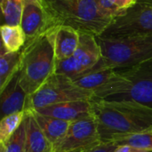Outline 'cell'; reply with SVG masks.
I'll return each mask as SVG.
<instances>
[{
    "mask_svg": "<svg viewBox=\"0 0 152 152\" xmlns=\"http://www.w3.org/2000/svg\"><path fill=\"white\" fill-rule=\"evenodd\" d=\"M92 104L102 142H116L124 137L152 130V108L132 101L94 98Z\"/></svg>",
    "mask_w": 152,
    "mask_h": 152,
    "instance_id": "1",
    "label": "cell"
},
{
    "mask_svg": "<svg viewBox=\"0 0 152 152\" xmlns=\"http://www.w3.org/2000/svg\"><path fill=\"white\" fill-rule=\"evenodd\" d=\"M52 22L68 26L79 33L100 37L116 18L107 12L100 0H42Z\"/></svg>",
    "mask_w": 152,
    "mask_h": 152,
    "instance_id": "2",
    "label": "cell"
},
{
    "mask_svg": "<svg viewBox=\"0 0 152 152\" xmlns=\"http://www.w3.org/2000/svg\"><path fill=\"white\" fill-rule=\"evenodd\" d=\"M56 27L27 41L20 50L19 83L28 96L37 91L55 73L54 37Z\"/></svg>",
    "mask_w": 152,
    "mask_h": 152,
    "instance_id": "3",
    "label": "cell"
},
{
    "mask_svg": "<svg viewBox=\"0 0 152 152\" xmlns=\"http://www.w3.org/2000/svg\"><path fill=\"white\" fill-rule=\"evenodd\" d=\"M94 98L132 101L152 108V60L130 69L116 70L110 81L94 92Z\"/></svg>",
    "mask_w": 152,
    "mask_h": 152,
    "instance_id": "4",
    "label": "cell"
},
{
    "mask_svg": "<svg viewBox=\"0 0 152 152\" xmlns=\"http://www.w3.org/2000/svg\"><path fill=\"white\" fill-rule=\"evenodd\" d=\"M96 38L101 47L102 57L98 63L86 73L106 69H126L152 60V36Z\"/></svg>",
    "mask_w": 152,
    "mask_h": 152,
    "instance_id": "5",
    "label": "cell"
},
{
    "mask_svg": "<svg viewBox=\"0 0 152 152\" xmlns=\"http://www.w3.org/2000/svg\"><path fill=\"white\" fill-rule=\"evenodd\" d=\"M93 99L94 92L77 86L67 76L53 73L37 91L28 97L26 110H36L61 102Z\"/></svg>",
    "mask_w": 152,
    "mask_h": 152,
    "instance_id": "6",
    "label": "cell"
},
{
    "mask_svg": "<svg viewBox=\"0 0 152 152\" xmlns=\"http://www.w3.org/2000/svg\"><path fill=\"white\" fill-rule=\"evenodd\" d=\"M145 36H152V0H136L123 14L116 17L100 37L125 38Z\"/></svg>",
    "mask_w": 152,
    "mask_h": 152,
    "instance_id": "7",
    "label": "cell"
},
{
    "mask_svg": "<svg viewBox=\"0 0 152 152\" xmlns=\"http://www.w3.org/2000/svg\"><path fill=\"white\" fill-rule=\"evenodd\" d=\"M98 122L94 111L70 122L64 138L53 148V152L91 149L101 143Z\"/></svg>",
    "mask_w": 152,
    "mask_h": 152,
    "instance_id": "8",
    "label": "cell"
},
{
    "mask_svg": "<svg viewBox=\"0 0 152 152\" xmlns=\"http://www.w3.org/2000/svg\"><path fill=\"white\" fill-rule=\"evenodd\" d=\"M20 25L26 35L27 41L36 38L54 27L42 0H22Z\"/></svg>",
    "mask_w": 152,
    "mask_h": 152,
    "instance_id": "9",
    "label": "cell"
},
{
    "mask_svg": "<svg viewBox=\"0 0 152 152\" xmlns=\"http://www.w3.org/2000/svg\"><path fill=\"white\" fill-rule=\"evenodd\" d=\"M35 111L68 122H73L91 114L93 112V104L92 101L67 102L49 105Z\"/></svg>",
    "mask_w": 152,
    "mask_h": 152,
    "instance_id": "10",
    "label": "cell"
},
{
    "mask_svg": "<svg viewBox=\"0 0 152 152\" xmlns=\"http://www.w3.org/2000/svg\"><path fill=\"white\" fill-rule=\"evenodd\" d=\"M28 97L19 83V74L17 73L8 86L0 92L1 118L11 114L25 111Z\"/></svg>",
    "mask_w": 152,
    "mask_h": 152,
    "instance_id": "11",
    "label": "cell"
},
{
    "mask_svg": "<svg viewBox=\"0 0 152 152\" xmlns=\"http://www.w3.org/2000/svg\"><path fill=\"white\" fill-rule=\"evenodd\" d=\"M101 57L102 51L96 37L87 33H80L79 44L72 58L82 71L81 75L94 68Z\"/></svg>",
    "mask_w": 152,
    "mask_h": 152,
    "instance_id": "12",
    "label": "cell"
},
{
    "mask_svg": "<svg viewBox=\"0 0 152 152\" xmlns=\"http://www.w3.org/2000/svg\"><path fill=\"white\" fill-rule=\"evenodd\" d=\"M80 33L68 26H57L54 37L56 61L64 60L74 55L78 44Z\"/></svg>",
    "mask_w": 152,
    "mask_h": 152,
    "instance_id": "13",
    "label": "cell"
},
{
    "mask_svg": "<svg viewBox=\"0 0 152 152\" xmlns=\"http://www.w3.org/2000/svg\"><path fill=\"white\" fill-rule=\"evenodd\" d=\"M25 152H53V147L38 126L33 111L26 110Z\"/></svg>",
    "mask_w": 152,
    "mask_h": 152,
    "instance_id": "14",
    "label": "cell"
},
{
    "mask_svg": "<svg viewBox=\"0 0 152 152\" xmlns=\"http://www.w3.org/2000/svg\"><path fill=\"white\" fill-rule=\"evenodd\" d=\"M34 117L47 140L54 148L65 136L70 122L49 117L32 110Z\"/></svg>",
    "mask_w": 152,
    "mask_h": 152,
    "instance_id": "15",
    "label": "cell"
},
{
    "mask_svg": "<svg viewBox=\"0 0 152 152\" xmlns=\"http://www.w3.org/2000/svg\"><path fill=\"white\" fill-rule=\"evenodd\" d=\"M20 65V51L6 52L1 47L0 55V92L3 91L15 75L19 72Z\"/></svg>",
    "mask_w": 152,
    "mask_h": 152,
    "instance_id": "16",
    "label": "cell"
},
{
    "mask_svg": "<svg viewBox=\"0 0 152 152\" xmlns=\"http://www.w3.org/2000/svg\"><path fill=\"white\" fill-rule=\"evenodd\" d=\"M2 45L6 52H20L27 42L26 35L20 25L1 26Z\"/></svg>",
    "mask_w": 152,
    "mask_h": 152,
    "instance_id": "17",
    "label": "cell"
},
{
    "mask_svg": "<svg viewBox=\"0 0 152 152\" xmlns=\"http://www.w3.org/2000/svg\"><path fill=\"white\" fill-rule=\"evenodd\" d=\"M115 72L116 70L114 69L88 72L83 74L73 81L77 86L88 91H92L94 94L95 91H97L110 81V79L115 75Z\"/></svg>",
    "mask_w": 152,
    "mask_h": 152,
    "instance_id": "18",
    "label": "cell"
},
{
    "mask_svg": "<svg viewBox=\"0 0 152 152\" xmlns=\"http://www.w3.org/2000/svg\"><path fill=\"white\" fill-rule=\"evenodd\" d=\"M26 115V110L8 115L0 121V142L4 143L20 127Z\"/></svg>",
    "mask_w": 152,
    "mask_h": 152,
    "instance_id": "19",
    "label": "cell"
},
{
    "mask_svg": "<svg viewBox=\"0 0 152 152\" xmlns=\"http://www.w3.org/2000/svg\"><path fill=\"white\" fill-rule=\"evenodd\" d=\"M4 24L20 25L22 12V0H1Z\"/></svg>",
    "mask_w": 152,
    "mask_h": 152,
    "instance_id": "20",
    "label": "cell"
},
{
    "mask_svg": "<svg viewBox=\"0 0 152 152\" xmlns=\"http://www.w3.org/2000/svg\"><path fill=\"white\" fill-rule=\"evenodd\" d=\"M116 143L118 146L129 145L137 149L147 150L152 152V130L124 137L118 140V142H116Z\"/></svg>",
    "mask_w": 152,
    "mask_h": 152,
    "instance_id": "21",
    "label": "cell"
},
{
    "mask_svg": "<svg viewBox=\"0 0 152 152\" xmlns=\"http://www.w3.org/2000/svg\"><path fill=\"white\" fill-rule=\"evenodd\" d=\"M1 143V142H0ZM5 152H25L26 149V115L17 131L4 143Z\"/></svg>",
    "mask_w": 152,
    "mask_h": 152,
    "instance_id": "22",
    "label": "cell"
},
{
    "mask_svg": "<svg viewBox=\"0 0 152 152\" xmlns=\"http://www.w3.org/2000/svg\"><path fill=\"white\" fill-rule=\"evenodd\" d=\"M118 146L116 142H101L86 152H115Z\"/></svg>",
    "mask_w": 152,
    "mask_h": 152,
    "instance_id": "23",
    "label": "cell"
},
{
    "mask_svg": "<svg viewBox=\"0 0 152 152\" xmlns=\"http://www.w3.org/2000/svg\"><path fill=\"white\" fill-rule=\"evenodd\" d=\"M122 10H126L133 5L136 0H109Z\"/></svg>",
    "mask_w": 152,
    "mask_h": 152,
    "instance_id": "24",
    "label": "cell"
},
{
    "mask_svg": "<svg viewBox=\"0 0 152 152\" xmlns=\"http://www.w3.org/2000/svg\"><path fill=\"white\" fill-rule=\"evenodd\" d=\"M115 152H151L147 150H142V149H137L129 145H119L116 149Z\"/></svg>",
    "mask_w": 152,
    "mask_h": 152,
    "instance_id": "25",
    "label": "cell"
},
{
    "mask_svg": "<svg viewBox=\"0 0 152 152\" xmlns=\"http://www.w3.org/2000/svg\"><path fill=\"white\" fill-rule=\"evenodd\" d=\"M0 152H5V147L4 143H0Z\"/></svg>",
    "mask_w": 152,
    "mask_h": 152,
    "instance_id": "26",
    "label": "cell"
},
{
    "mask_svg": "<svg viewBox=\"0 0 152 152\" xmlns=\"http://www.w3.org/2000/svg\"><path fill=\"white\" fill-rule=\"evenodd\" d=\"M87 150H89V149H86V150L82 149V150H76V151H65V152H86Z\"/></svg>",
    "mask_w": 152,
    "mask_h": 152,
    "instance_id": "27",
    "label": "cell"
}]
</instances>
